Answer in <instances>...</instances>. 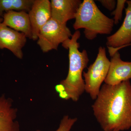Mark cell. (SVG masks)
Segmentation results:
<instances>
[{"instance_id": "obj_1", "label": "cell", "mask_w": 131, "mask_h": 131, "mask_svg": "<svg viewBox=\"0 0 131 131\" xmlns=\"http://www.w3.org/2000/svg\"><path fill=\"white\" fill-rule=\"evenodd\" d=\"M92 108L104 131L126 130L131 128V84H103Z\"/></svg>"}, {"instance_id": "obj_2", "label": "cell", "mask_w": 131, "mask_h": 131, "mask_svg": "<svg viewBox=\"0 0 131 131\" xmlns=\"http://www.w3.org/2000/svg\"><path fill=\"white\" fill-rule=\"evenodd\" d=\"M80 37V31L76 30L70 39L62 44L64 48L69 50V69L67 77L60 83L65 88L69 99L74 102L78 101L84 92L83 73L89 61L86 51L79 50L80 44L78 40Z\"/></svg>"}, {"instance_id": "obj_3", "label": "cell", "mask_w": 131, "mask_h": 131, "mask_svg": "<svg viewBox=\"0 0 131 131\" xmlns=\"http://www.w3.org/2000/svg\"><path fill=\"white\" fill-rule=\"evenodd\" d=\"M75 19L73 28L75 30L84 29L85 37L89 40L94 39L98 34H110L115 25L113 19L101 12L93 0L82 1Z\"/></svg>"}, {"instance_id": "obj_4", "label": "cell", "mask_w": 131, "mask_h": 131, "mask_svg": "<svg viewBox=\"0 0 131 131\" xmlns=\"http://www.w3.org/2000/svg\"><path fill=\"white\" fill-rule=\"evenodd\" d=\"M110 64L107 58L105 48L100 47L95 61L88 69L86 72L83 71L84 91L95 100L101 88V86L107 76Z\"/></svg>"}, {"instance_id": "obj_5", "label": "cell", "mask_w": 131, "mask_h": 131, "mask_svg": "<svg viewBox=\"0 0 131 131\" xmlns=\"http://www.w3.org/2000/svg\"><path fill=\"white\" fill-rule=\"evenodd\" d=\"M72 34L66 24L50 19L39 31L37 44L43 52L57 50L59 46L70 39Z\"/></svg>"}, {"instance_id": "obj_6", "label": "cell", "mask_w": 131, "mask_h": 131, "mask_svg": "<svg viewBox=\"0 0 131 131\" xmlns=\"http://www.w3.org/2000/svg\"><path fill=\"white\" fill-rule=\"evenodd\" d=\"M109 52L111 59L105 83L114 86L129 81L131 79V62L122 61L118 51Z\"/></svg>"}, {"instance_id": "obj_7", "label": "cell", "mask_w": 131, "mask_h": 131, "mask_svg": "<svg viewBox=\"0 0 131 131\" xmlns=\"http://www.w3.org/2000/svg\"><path fill=\"white\" fill-rule=\"evenodd\" d=\"M27 42V37L22 33L0 24V49H7L17 58L22 59V49Z\"/></svg>"}, {"instance_id": "obj_8", "label": "cell", "mask_w": 131, "mask_h": 131, "mask_svg": "<svg viewBox=\"0 0 131 131\" xmlns=\"http://www.w3.org/2000/svg\"><path fill=\"white\" fill-rule=\"evenodd\" d=\"M28 14L31 27L32 39L37 40L40 29L51 18L50 1L34 0Z\"/></svg>"}, {"instance_id": "obj_9", "label": "cell", "mask_w": 131, "mask_h": 131, "mask_svg": "<svg viewBox=\"0 0 131 131\" xmlns=\"http://www.w3.org/2000/svg\"><path fill=\"white\" fill-rule=\"evenodd\" d=\"M82 2L81 0H51L52 18L63 24L75 18Z\"/></svg>"}, {"instance_id": "obj_10", "label": "cell", "mask_w": 131, "mask_h": 131, "mask_svg": "<svg viewBox=\"0 0 131 131\" xmlns=\"http://www.w3.org/2000/svg\"><path fill=\"white\" fill-rule=\"evenodd\" d=\"M126 3L127 6L123 24L116 32L107 38V47L120 49L131 45V0L126 1Z\"/></svg>"}, {"instance_id": "obj_11", "label": "cell", "mask_w": 131, "mask_h": 131, "mask_svg": "<svg viewBox=\"0 0 131 131\" xmlns=\"http://www.w3.org/2000/svg\"><path fill=\"white\" fill-rule=\"evenodd\" d=\"M17 108L13 106V101L4 95L0 96V131H19L16 120Z\"/></svg>"}, {"instance_id": "obj_12", "label": "cell", "mask_w": 131, "mask_h": 131, "mask_svg": "<svg viewBox=\"0 0 131 131\" xmlns=\"http://www.w3.org/2000/svg\"><path fill=\"white\" fill-rule=\"evenodd\" d=\"M2 23L15 30L22 33L32 39L31 27L28 13L20 11H11L5 13Z\"/></svg>"}, {"instance_id": "obj_13", "label": "cell", "mask_w": 131, "mask_h": 131, "mask_svg": "<svg viewBox=\"0 0 131 131\" xmlns=\"http://www.w3.org/2000/svg\"><path fill=\"white\" fill-rule=\"evenodd\" d=\"M34 0H0V16L11 11L28 12Z\"/></svg>"}, {"instance_id": "obj_14", "label": "cell", "mask_w": 131, "mask_h": 131, "mask_svg": "<svg viewBox=\"0 0 131 131\" xmlns=\"http://www.w3.org/2000/svg\"><path fill=\"white\" fill-rule=\"evenodd\" d=\"M77 119V118H71L69 115H64L61 120L58 129L55 131H70ZM36 131H41L38 130Z\"/></svg>"}, {"instance_id": "obj_15", "label": "cell", "mask_w": 131, "mask_h": 131, "mask_svg": "<svg viewBox=\"0 0 131 131\" xmlns=\"http://www.w3.org/2000/svg\"><path fill=\"white\" fill-rule=\"evenodd\" d=\"M126 0H118L116 3L115 9L113 11L112 15L114 16L113 19L115 25L117 24L121 20L122 18V12L126 3Z\"/></svg>"}, {"instance_id": "obj_16", "label": "cell", "mask_w": 131, "mask_h": 131, "mask_svg": "<svg viewBox=\"0 0 131 131\" xmlns=\"http://www.w3.org/2000/svg\"><path fill=\"white\" fill-rule=\"evenodd\" d=\"M98 1L104 7L110 11H113L117 3L115 0H99Z\"/></svg>"}, {"instance_id": "obj_17", "label": "cell", "mask_w": 131, "mask_h": 131, "mask_svg": "<svg viewBox=\"0 0 131 131\" xmlns=\"http://www.w3.org/2000/svg\"><path fill=\"white\" fill-rule=\"evenodd\" d=\"M55 90L57 93H59L65 91V89L63 85L59 83V84H57L55 86Z\"/></svg>"}, {"instance_id": "obj_18", "label": "cell", "mask_w": 131, "mask_h": 131, "mask_svg": "<svg viewBox=\"0 0 131 131\" xmlns=\"http://www.w3.org/2000/svg\"><path fill=\"white\" fill-rule=\"evenodd\" d=\"M59 97L60 98H61V99H63V100H67L70 99L69 95H68V93L66 91L59 93Z\"/></svg>"}, {"instance_id": "obj_19", "label": "cell", "mask_w": 131, "mask_h": 131, "mask_svg": "<svg viewBox=\"0 0 131 131\" xmlns=\"http://www.w3.org/2000/svg\"><path fill=\"white\" fill-rule=\"evenodd\" d=\"M3 21V18L2 17L0 16V24L2 23Z\"/></svg>"}, {"instance_id": "obj_20", "label": "cell", "mask_w": 131, "mask_h": 131, "mask_svg": "<svg viewBox=\"0 0 131 131\" xmlns=\"http://www.w3.org/2000/svg\"><path fill=\"white\" fill-rule=\"evenodd\" d=\"M113 131H119L117 130H114Z\"/></svg>"}, {"instance_id": "obj_21", "label": "cell", "mask_w": 131, "mask_h": 131, "mask_svg": "<svg viewBox=\"0 0 131 131\" xmlns=\"http://www.w3.org/2000/svg\"><path fill=\"white\" fill-rule=\"evenodd\" d=\"M130 45H131V44H130Z\"/></svg>"}]
</instances>
